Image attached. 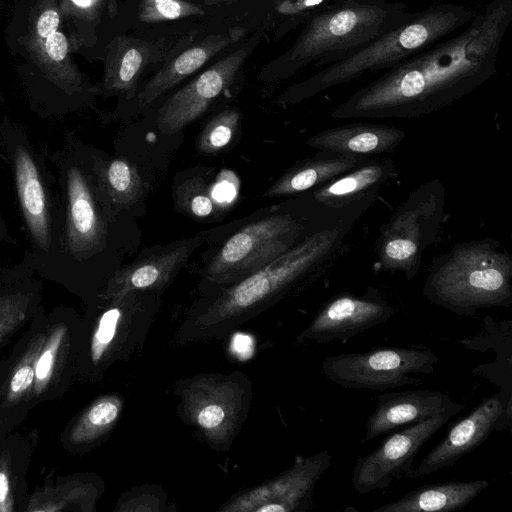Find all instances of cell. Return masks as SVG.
Instances as JSON below:
<instances>
[{"label":"cell","mask_w":512,"mask_h":512,"mask_svg":"<svg viewBox=\"0 0 512 512\" xmlns=\"http://www.w3.org/2000/svg\"><path fill=\"white\" fill-rule=\"evenodd\" d=\"M119 503V511L163 512L166 510L167 495L158 485H142L129 490Z\"/></svg>","instance_id":"obj_34"},{"label":"cell","mask_w":512,"mask_h":512,"mask_svg":"<svg viewBox=\"0 0 512 512\" xmlns=\"http://www.w3.org/2000/svg\"><path fill=\"white\" fill-rule=\"evenodd\" d=\"M474 15L470 8L454 3H439L415 12L408 21L357 53L292 84L280 95L279 100L284 104H295L351 82L365 73L386 71L453 35L466 26Z\"/></svg>","instance_id":"obj_6"},{"label":"cell","mask_w":512,"mask_h":512,"mask_svg":"<svg viewBox=\"0 0 512 512\" xmlns=\"http://www.w3.org/2000/svg\"><path fill=\"white\" fill-rule=\"evenodd\" d=\"M413 14L397 1L341 0L311 16L294 43L266 64L259 78L265 82L284 80L312 63L327 66L343 60Z\"/></svg>","instance_id":"obj_5"},{"label":"cell","mask_w":512,"mask_h":512,"mask_svg":"<svg viewBox=\"0 0 512 512\" xmlns=\"http://www.w3.org/2000/svg\"><path fill=\"white\" fill-rule=\"evenodd\" d=\"M180 22L232 25L215 10L193 0H124L122 3L120 32Z\"/></svg>","instance_id":"obj_26"},{"label":"cell","mask_w":512,"mask_h":512,"mask_svg":"<svg viewBox=\"0 0 512 512\" xmlns=\"http://www.w3.org/2000/svg\"><path fill=\"white\" fill-rule=\"evenodd\" d=\"M0 142L12 170L15 190L30 248L23 262L44 275L53 251L57 212L56 176L47 157L31 143L25 128L5 116Z\"/></svg>","instance_id":"obj_9"},{"label":"cell","mask_w":512,"mask_h":512,"mask_svg":"<svg viewBox=\"0 0 512 512\" xmlns=\"http://www.w3.org/2000/svg\"><path fill=\"white\" fill-rule=\"evenodd\" d=\"M393 314V307L373 287L360 296L340 293L323 304L296 341L327 344L339 340L346 344L357 334L386 322Z\"/></svg>","instance_id":"obj_19"},{"label":"cell","mask_w":512,"mask_h":512,"mask_svg":"<svg viewBox=\"0 0 512 512\" xmlns=\"http://www.w3.org/2000/svg\"><path fill=\"white\" fill-rule=\"evenodd\" d=\"M511 22L512 0H491L459 31L359 88L332 110L331 117L409 119L448 107L496 74Z\"/></svg>","instance_id":"obj_1"},{"label":"cell","mask_w":512,"mask_h":512,"mask_svg":"<svg viewBox=\"0 0 512 512\" xmlns=\"http://www.w3.org/2000/svg\"><path fill=\"white\" fill-rule=\"evenodd\" d=\"M240 122L238 109L226 108L214 115L202 129L197 151L204 155L221 152L233 139Z\"/></svg>","instance_id":"obj_32"},{"label":"cell","mask_w":512,"mask_h":512,"mask_svg":"<svg viewBox=\"0 0 512 512\" xmlns=\"http://www.w3.org/2000/svg\"><path fill=\"white\" fill-rule=\"evenodd\" d=\"M53 362V355L51 351L47 350L45 351L36 366V376L39 379H44L48 373L50 372L51 366Z\"/></svg>","instance_id":"obj_36"},{"label":"cell","mask_w":512,"mask_h":512,"mask_svg":"<svg viewBox=\"0 0 512 512\" xmlns=\"http://www.w3.org/2000/svg\"><path fill=\"white\" fill-rule=\"evenodd\" d=\"M445 188L439 179L415 188L379 230L375 250L382 271L404 274L412 280L422 256L440 231L444 216Z\"/></svg>","instance_id":"obj_12"},{"label":"cell","mask_w":512,"mask_h":512,"mask_svg":"<svg viewBox=\"0 0 512 512\" xmlns=\"http://www.w3.org/2000/svg\"><path fill=\"white\" fill-rule=\"evenodd\" d=\"M263 38L261 34L246 37L166 98L157 112L159 130L175 134L205 114L243 76L246 62Z\"/></svg>","instance_id":"obj_14"},{"label":"cell","mask_w":512,"mask_h":512,"mask_svg":"<svg viewBox=\"0 0 512 512\" xmlns=\"http://www.w3.org/2000/svg\"><path fill=\"white\" fill-rule=\"evenodd\" d=\"M422 293L461 316L512 304V256L491 237L465 241L433 259Z\"/></svg>","instance_id":"obj_8"},{"label":"cell","mask_w":512,"mask_h":512,"mask_svg":"<svg viewBox=\"0 0 512 512\" xmlns=\"http://www.w3.org/2000/svg\"><path fill=\"white\" fill-rule=\"evenodd\" d=\"M107 307L98 318L90 354L100 362L129 360L140 350L159 311L158 294L132 292L106 298Z\"/></svg>","instance_id":"obj_15"},{"label":"cell","mask_w":512,"mask_h":512,"mask_svg":"<svg viewBox=\"0 0 512 512\" xmlns=\"http://www.w3.org/2000/svg\"><path fill=\"white\" fill-rule=\"evenodd\" d=\"M122 0H58L72 51L102 60L109 41L120 33Z\"/></svg>","instance_id":"obj_22"},{"label":"cell","mask_w":512,"mask_h":512,"mask_svg":"<svg viewBox=\"0 0 512 512\" xmlns=\"http://www.w3.org/2000/svg\"><path fill=\"white\" fill-rule=\"evenodd\" d=\"M405 136L403 130L392 126L355 122L320 131L305 143L319 151L369 156L392 153Z\"/></svg>","instance_id":"obj_24"},{"label":"cell","mask_w":512,"mask_h":512,"mask_svg":"<svg viewBox=\"0 0 512 512\" xmlns=\"http://www.w3.org/2000/svg\"><path fill=\"white\" fill-rule=\"evenodd\" d=\"M252 33L229 24L208 26L193 42L174 55L161 69L146 79L132 100L142 111L162 96L199 73L232 46Z\"/></svg>","instance_id":"obj_17"},{"label":"cell","mask_w":512,"mask_h":512,"mask_svg":"<svg viewBox=\"0 0 512 512\" xmlns=\"http://www.w3.org/2000/svg\"><path fill=\"white\" fill-rule=\"evenodd\" d=\"M512 404L500 392L484 398L468 415L454 423L445 437L423 458L410 478L427 476L457 460L483 443L493 430L511 427Z\"/></svg>","instance_id":"obj_20"},{"label":"cell","mask_w":512,"mask_h":512,"mask_svg":"<svg viewBox=\"0 0 512 512\" xmlns=\"http://www.w3.org/2000/svg\"><path fill=\"white\" fill-rule=\"evenodd\" d=\"M331 465L328 450L298 456L276 477L242 490L224 502L220 512H301L309 509L315 486Z\"/></svg>","instance_id":"obj_16"},{"label":"cell","mask_w":512,"mask_h":512,"mask_svg":"<svg viewBox=\"0 0 512 512\" xmlns=\"http://www.w3.org/2000/svg\"><path fill=\"white\" fill-rule=\"evenodd\" d=\"M214 24L180 22L126 30L106 45L100 95L132 101L140 85Z\"/></svg>","instance_id":"obj_10"},{"label":"cell","mask_w":512,"mask_h":512,"mask_svg":"<svg viewBox=\"0 0 512 512\" xmlns=\"http://www.w3.org/2000/svg\"><path fill=\"white\" fill-rule=\"evenodd\" d=\"M489 486L486 479L418 487L375 512H448L459 510Z\"/></svg>","instance_id":"obj_28"},{"label":"cell","mask_w":512,"mask_h":512,"mask_svg":"<svg viewBox=\"0 0 512 512\" xmlns=\"http://www.w3.org/2000/svg\"><path fill=\"white\" fill-rule=\"evenodd\" d=\"M92 170L110 219L142 196L141 176L127 159L104 157L92 149Z\"/></svg>","instance_id":"obj_29"},{"label":"cell","mask_w":512,"mask_h":512,"mask_svg":"<svg viewBox=\"0 0 512 512\" xmlns=\"http://www.w3.org/2000/svg\"><path fill=\"white\" fill-rule=\"evenodd\" d=\"M195 235L164 246L143 251L132 263L117 269L109 277L103 297H119L132 292L162 293L201 245Z\"/></svg>","instance_id":"obj_21"},{"label":"cell","mask_w":512,"mask_h":512,"mask_svg":"<svg viewBox=\"0 0 512 512\" xmlns=\"http://www.w3.org/2000/svg\"><path fill=\"white\" fill-rule=\"evenodd\" d=\"M360 200L347 214L309 233L264 267L229 285L205 291L179 326L172 342L184 345L221 339L282 299L300 280L326 262L352 225L375 203Z\"/></svg>","instance_id":"obj_2"},{"label":"cell","mask_w":512,"mask_h":512,"mask_svg":"<svg viewBox=\"0 0 512 512\" xmlns=\"http://www.w3.org/2000/svg\"><path fill=\"white\" fill-rule=\"evenodd\" d=\"M174 395L179 398V418L212 449L226 451L250 411L253 385L240 371L200 373L178 379Z\"/></svg>","instance_id":"obj_11"},{"label":"cell","mask_w":512,"mask_h":512,"mask_svg":"<svg viewBox=\"0 0 512 512\" xmlns=\"http://www.w3.org/2000/svg\"><path fill=\"white\" fill-rule=\"evenodd\" d=\"M9 239L8 226L5 222V219L1 213L0 209V242Z\"/></svg>","instance_id":"obj_38"},{"label":"cell","mask_w":512,"mask_h":512,"mask_svg":"<svg viewBox=\"0 0 512 512\" xmlns=\"http://www.w3.org/2000/svg\"><path fill=\"white\" fill-rule=\"evenodd\" d=\"M4 39L37 115L59 117L94 106L99 83L91 82L74 60L58 0H18Z\"/></svg>","instance_id":"obj_3"},{"label":"cell","mask_w":512,"mask_h":512,"mask_svg":"<svg viewBox=\"0 0 512 512\" xmlns=\"http://www.w3.org/2000/svg\"><path fill=\"white\" fill-rule=\"evenodd\" d=\"M439 358L424 346L381 347L326 358L327 379L349 389L385 391L420 383L413 374H432Z\"/></svg>","instance_id":"obj_13"},{"label":"cell","mask_w":512,"mask_h":512,"mask_svg":"<svg viewBox=\"0 0 512 512\" xmlns=\"http://www.w3.org/2000/svg\"><path fill=\"white\" fill-rule=\"evenodd\" d=\"M174 199L182 213L197 219L212 216L218 206L212 195V186L201 175H193L177 182Z\"/></svg>","instance_id":"obj_31"},{"label":"cell","mask_w":512,"mask_h":512,"mask_svg":"<svg viewBox=\"0 0 512 512\" xmlns=\"http://www.w3.org/2000/svg\"><path fill=\"white\" fill-rule=\"evenodd\" d=\"M9 483L7 476L0 472V502H3L7 496Z\"/></svg>","instance_id":"obj_37"},{"label":"cell","mask_w":512,"mask_h":512,"mask_svg":"<svg viewBox=\"0 0 512 512\" xmlns=\"http://www.w3.org/2000/svg\"><path fill=\"white\" fill-rule=\"evenodd\" d=\"M370 160L369 156L320 151L289 168L268 187L264 197L295 196L311 191Z\"/></svg>","instance_id":"obj_25"},{"label":"cell","mask_w":512,"mask_h":512,"mask_svg":"<svg viewBox=\"0 0 512 512\" xmlns=\"http://www.w3.org/2000/svg\"><path fill=\"white\" fill-rule=\"evenodd\" d=\"M56 172L53 251L44 273L64 283L89 280L109 247L110 216L92 170V148L67 134L47 156Z\"/></svg>","instance_id":"obj_4"},{"label":"cell","mask_w":512,"mask_h":512,"mask_svg":"<svg viewBox=\"0 0 512 512\" xmlns=\"http://www.w3.org/2000/svg\"><path fill=\"white\" fill-rule=\"evenodd\" d=\"M124 406V399L119 395L101 398L89 409L85 427L90 438H96L113 427L119 419Z\"/></svg>","instance_id":"obj_33"},{"label":"cell","mask_w":512,"mask_h":512,"mask_svg":"<svg viewBox=\"0 0 512 512\" xmlns=\"http://www.w3.org/2000/svg\"><path fill=\"white\" fill-rule=\"evenodd\" d=\"M450 418V415H441L406 426L390 433L370 454L358 457L351 477L355 491L363 495L385 490L393 480L408 473L424 443Z\"/></svg>","instance_id":"obj_18"},{"label":"cell","mask_w":512,"mask_h":512,"mask_svg":"<svg viewBox=\"0 0 512 512\" xmlns=\"http://www.w3.org/2000/svg\"><path fill=\"white\" fill-rule=\"evenodd\" d=\"M215 10L226 22L252 34H272V10L278 0H193Z\"/></svg>","instance_id":"obj_30"},{"label":"cell","mask_w":512,"mask_h":512,"mask_svg":"<svg viewBox=\"0 0 512 512\" xmlns=\"http://www.w3.org/2000/svg\"><path fill=\"white\" fill-rule=\"evenodd\" d=\"M358 201L330 209L315 202L308 192L282 210L249 222L231 235L205 266L202 276L206 289L247 277L287 252L309 233L347 214Z\"/></svg>","instance_id":"obj_7"},{"label":"cell","mask_w":512,"mask_h":512,"mask_svg":"<svg viewBox=\"0 0 512 512\" xmlns=\"http://www.w3.org/2000/svg\"><path fill=\"white\" fill-rule=\"evenodd\" d=\"M34 373L30 366L21 367L14 374L10 388L13 392H20L27 389L33 381Z\"/></svg>","instance_id":"obj_35"},{"label":"cell","mask_w":512,"mask_h":512,"mask_svg":"<svg viewBox=\"0 0 512 512\" xmlns=\"http://www.w3.org/2000/svg\"><path fill=\"white\" fill-rule=\"evenodd\" d=\"M465 408L436 390L385 392L366 422L363 442L441 415L455 416Z\"/></svg>","instance_id":"obj_23"},{"label":"cell","mask_w":512,"mask_h":512,"mask_svg":"<svg viewBox=\"0 0 512 512\" xmlns=\"http://www.w3.org/2000/svg\"><path fill=\"white\" fill-rule=\"evenodd\" d=\"M396 168L392 159H371L311 191H308L318 204L340 209L363 198L378 195L383 184L392 179Z\"/></svg>","instance_id":"obj_27"}]
</instances>
